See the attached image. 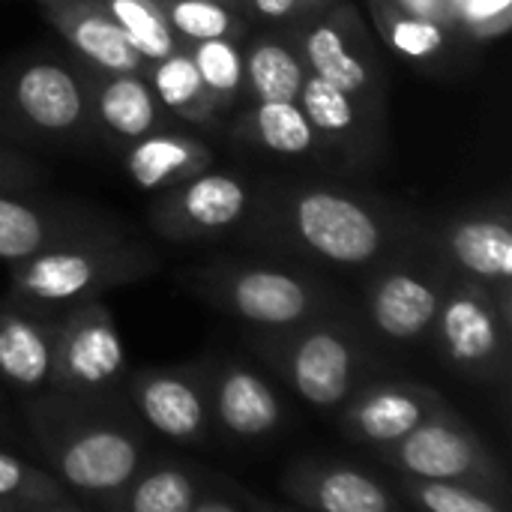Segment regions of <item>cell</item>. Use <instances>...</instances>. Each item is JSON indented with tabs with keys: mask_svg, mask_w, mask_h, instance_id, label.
<instances>
[{
	"mask_svg": "<svg viewBox=\"0 0 512 512\" xmlns=\"http://www.w3.org/2000/svg\"><path fill=\"white\" fill-rule=\"evenodd\" d=\"M399 9H408V12H417V15H426V18H435L441 24L450 27V18H447V0H387ZM453 30V27H450Z\"/></svg>",
	"mask_w": 512,
	"mask_h": 512,
	"instance_id": "8d00e7d4",
	"label": "cell"
},
{
	"mask_svg": "<svg viewBox=\"0 0 512 512\" xmlns=\"http://www.w3.org/2000/svg\"><path fill=\"white\" fill-rule=\"evenodd\" d=\"M0 141H6V135H3V129H0Z\"/></svg>",
	"mask_w": 512,
	"mask_h": 512,
	"instance_id": "f35d334b",
	"label": "cell"
},
{
	"mask_svg": "<svg viewBox=\"0 0 512 512\" xmlns=\"http://www.w3.org/2000/svg\"><path fill=\"white\" fill-rule=\"evenodd\" d=\"M288 504L315 512H396L405 507L396 489L375 474L333 459L291 462L279 480Z\"/></svg>",
	"mask_w": 512,
	"mask_h": 512,
	"instance_id": "e0dca14e",
	"label": "cell"
},
{
	"mask_svg": "<svg viewBox=\"0 0 512 512\" xmlns=\"http://www.w3.org/2000/svg\"><path fill=\"white\" fill-rule=\"evenodd\" d=\"M396 492L405 507L426 512H510L512 507L510 495L462 480L399 477Z\"/></svg>",
	"mask_w": 512,
	"mask_h": 512,
	"instance_id": "f546056e",
	"label": "cell"
},
{
	"mask_svg": "<svg viewBox=\"0 0 512 512\" xmlns=\"http://www.w3.org/2000/svg\"><path fill=\"white\" fill-rule=\"evenodd\" d=\"M39 6L72 57L99 69L144 72L147 60L126 42L99 0H39Z\"/></svg>",
	"mask_w": 512,
	"mask_h": 512,
	"instance_id": "7402d4cb",
	"label": "cell"
},
{
	"mask_svg": "<svg viewBox=\"0 0 512 512\" xmlns=\"http://www.w3.org/2000/svg\"><path fill=\"white\" fill-rule=\"evenodd\" d=\"M120 162L132 186L162 192L213 168V147L183 129L165 126L120 147Z\"/></svg>",
	"mask_w": 512,
	"mask_h": 512,
	"instance_id": "603a6c76",
	"label": "cell"
},
{
	"mask_svg": "<svg viewBox=\"0 0 512 512\" xmlns=\"http://www.w3.org/2000/svg\"><path fill=\"white\" fill-rule=\"evenodd\" d=\"M57 312L21 300L0 303V381L24 396L51 390Z\"/></svg>",
	"mask_w": 512,
	"mask_h": 512,
	"instance_id": "44dd1931",
	"label": "cell"
},
{
	"mask_svg": "<svg viewBox=\"0 0 512 512\" xmlns=\"http://www.w3.org/2000/svg\"><path fill=\"white\" fill-rule=\"evenodd\" d=\"M108 18L117 24V30L126 36V42L150 63L171 51H177L183 42L168 27L162 9L156 0H99Z\"/></svg>",
	"mask_w": 512,
	"mask_h": 512,
	"instance_id": "d6a6232c",
	"label": "cell"
},
{
	"mask_svg": "<svg viewBox=\"0 0 512 512\" xmlns=\"http://www.w3.org/2000/svg\"><path fill=\"white\" fill-rule=\"evenodd\" d=\"M48 180V171L27 153L0 141V192H33Z\"/></svg>",
	"mask_w": 512,
	"mask_h": 512,
	"instance_id": "e575fe53",
	"label": "cell"
},
{
	"mask_svg": "<svg viewBox=\"0 0 512 512\" xmlns=\"http://www.w3.org/2000/svg\"><path fill=\"white\" fill-rule=\"evenodd\" d=\"M81 507L54 474L0 450V512H72Z\"/></svg>",
	"mask_w": 512,
	"mask_h": 512,
	"instance_id": "f1b7e54d",
	"label": "cell"
},
{
	"mask_svg": "<svg viewBox=\"0 0 512 512\" xmlns=\"http://www.w3.org/2000/svg\"><path fill=\"white\" fill-rule=\"evenodd\" d=\"M294 39L306 69L363 105L387 111V72L375 36L351 0H333L315 12L282 24Z\"/></svg>",
	"mask_w": 512,
	"mask_h": 512,
	"instance_id": "52a82bcc",
	"label": "cell"
},
{
	"mask_svg": "<svg viewBox=\"0 0 512 512\" xmlns=\"http://www.w3.org/2000/svg\"><path fill=\"white\" fill-rule=\"evenodd\" d=\"M369 12L381 42L408 63L438 66L453 51V45H459L456 33L447 24L399 9L387 0H369Z\"/></svg>",
	"mask_w": 512,
	"mask_h": 512,
	"instance_id": "4316f807",
	"label": "cell"
},
{
	"mask_svg": "<svg viewBox=\"0 0 512 512\" xmlns=\"http://www.w3.org/2000/svg\"><path fill=\"white\" fill-rule=\"evenodd\" d=\"M0 129L57 144L93 138L78 57H27L0 72Z\"/></svg>",
	"mask_w": 512,
	"mask_h": 512,
	"instance_id": "8992f818",
	"label": "cell"
},
{
	"mask_svg": "<svg viewBox=\"0 0 512 512\" xmlns=\"http://www.w3.org/2000/svg\"><path fill=\"white\" fill-rule=\"evenodd\" d=\"M213 3H225V6H234V9H243V12H249V9H246V0H213Z\"/></svg>",
	"mask_w": 512,
	"mask_h": 512,
	"instance_id": "74e56055",
	"label": "cell"
},
{
	"mask_svg": "<svg viewBox=\"0 0 512 512\" xmlns=\"http://www.w3.org/2000/svg\"><path fill=\"white\" fill-rule=\"evenodd\" d=\"M123 231L108 213L57 198H33L27 192H0V258L18 261L48 246Z\"/></svg>",
	"mask_w": 512,
	"mask_h": 512,
	"instance_id": "9a60e30c",
	"label": "cell"
},
{
	"mask_svg": "<svg viewBox=\"0 0 512 512\" xmlns=\"http://www.w3.org/2000/svg\"><path fill=\"white\" fill-rule=\"evenodd\" d=\"M429 339L459 375L504 381L510 369L512 300L450 273Z\"/></svg>",
	"mask_w": 512,
	"mask_h": 512,
	"instance_id": "ba28073f",
	"label": "cell"
},
{
	"mask_svg": "<svg viewBox=\"0 0 512 512\" xmlns=\"http://www.w3.org/2000/svg\"><path fill=\"white\" fill-rule=\"evenodd\" d=\"M324 3L327 0H246V9L255 21L288 24V21H297L309 12H315Z\"/></svg>",
	"mask_w": 512,
	"mask_h": 512,
	"instance_id": "d590c367",
	"label": "cell"
},
{
	"mask_svg": "<svg viewBox=\"0 0 512 512\" xmlns=\"http://www.w3.org/2000/svg\"><path fill=\"white\" fill-rule=\"evenodd\" d=\"M444 264L512 300V222L507 207H468L444 219L435 237Z\"/></svg>",
	"mask_w": 512,
	"mask_h": 512,
	"instance_id": "5bb4252c",
	"label": "cell"
},
{
	"mask_svg": "<svg viewBox=\"0 0 512 512\" xmlns=\"http://www.w3.org/2000/svg\"><path fill=\"white\" fill-rule=\"evenodd\" d=\"M243 228L261 243L342 270H372L417 234L387 201L324 183H261Z\"/></svg>",
	"mask_w": 512,
	"mask_h": 512,
	"instance_id": "6da1fadb",
	"label": "cell"
},
{
	"mask_svg": "<svg viewBox=\"0 0 512 512\" xmlns=\"http://www.w3.org/2000/svg\"><path fill=\"white\" fill-rule=\"evenodd\" d=\"M210 414L213 432L249 444L270 438L285 423V405L270 381L246 360H210Z\"/></svg>",
	"mask_w": 512,
	"mask_h": 512,
	"instance_id": "d6986e66",
	"label": "cell"
},
{
	"mask_svg": "<svg viewBox=\"0 0 512 512\" xmlns=\"http://www.w3.org/2000/svg\"><path fill=\"white\" fill-rule=\"evenodd\" d=\"M144 75L153 87V93L159 96L162 108L183 123H195V126H216L222 123L210 93L201 81V72L192 60V54L186 51V45H180L177 51L150 60L144 66Z\"/></svg>",
	"mask_w": 512,
	"mask_h": 512,
	"instance_id": "83f0119b",
	"label": "cell"
},
{
	"mask_svg": "<svg viewBox=\"0 0 512 512\" xmlns=\"http://www.w3.org/2000/svg\"><path fill=\"white\" fill-rule=\"evenodd\" d=\"M399 477L462 480L510 495V477L486 441L447 402L432 411L414 432L378 450Z\"/></svg>",
	"mask_w": 512,
	"mask_h": 512,
	"instance_id": "30bf717a",
	"label": "cell"
},
{
	"mask_svg": "<svg viewBox=\"0 0 512 512\" xmlns=\"http://www.w3.org/2000/svg\"><path fill=\"white\" fill-rule=\"evenodd\" d=\"M24 414L54 477L84 507L111 510L150 459L147 426L126 396L84 399L42 390L27 396Z\"/></svg>",
	"mask_w": 512,
	"mask_h": 512,
	"instance_id": "7a4b0ae2",
	"label": "cell"
},
{
	"mask_svg": "<svg viewBox=\"0 0 512 512\" xmlns=\"http://www.w3.org/2000/svg\"><path fill=\"white\" fill-rule=\"evenodd\" d=\"M255 180L237 171H201L171 189L156 192L150 228L171 243H192L243 228L258 201Z\"/></svg>",
	"mask_w": 512,
	"mask_h": 512,
	"instance_id": "7c38bea8",
	"label": "cell"
},
{
	"mask_svg": "<svg viewBox=\"0 0 512 512\" xmlns=\"http://www.w3.org/2000/svg\"><path fill=\"white\" fill-rule=\"evenodd\" d=\"M126 402L150 432L186 447L207 444L213 435L210 360L150 366L126 381Z\"/></svg>",
	"mask_w": 512,
	"mask_h": 512,
	"instance_id": "4fadbf2b",
	"label": "cell"
},
{
	"mask_svg": "<svg viewBox=\"0 0 512 512\" xmlns=\"http://www.w3.org/2000/svg\"><path fill=\"white\" fill-rule=\"evenodd\" d=\"M186 51L192 54L201 72V81L210 93L219 120L231 117V111L243 102V42L216 36L189 42Z\"/></svg>",
	"mask_w": 512,
	"mask_h": 512,
	"instance_id": "4dcf8cb0",
	"label": "cell"
},
{
	"mask_svg": "<svg viewBox=\"0 0 512 512\" xmlns=\"http://www.w3.org/2000/svg\"><path fill=\"white\" fill-rule=\"evenodd\" d=\"M186 285L213 309L237 318L252 330L294 327L318 312L336 309V294L312 273L252 264V261H210L186 273Z\"/></svg>",
	"mask_w": 512,
	"mask_h": 512,
	"instance_id": "5b68a950",
	"label": "cell"
},
{
	"mask_svg": "<svg viewBox=\"0 0 512 512\" xmlns=\"http://www.w3.org/2000/svg\"><path fill=\"white\" fill-rule=\"evenodd\" d=\"M447 18L459 42H495L512 27V0H447Z\"/></svg>",
	"mask_w": 512,
	"mask_h": 512,
	"instance_id": "836d02e7",
	"label": "cell"
},
{
	"mask_svg": "<svg viewBox=\"0 0 512 512\" xmlns=\"http://www.w3.org/2000/svg\"><path fill=\"white\" fill-rule=\"evenodd\" d=\"M156 3L168 27L183 45L198 39H216V36L246 42V36L255 30V18L249 12L225 3H213V0H156Z\"/></svg>",
	"mask_w": 512,
	"mask_h": 512,
	"instance_id": "1f68e13d",
	"label": "cell"
},
{
	"mask_svg": "<svg viewBox=\"0 0 512 512\" xmlns=\"http://www.w3.org/2000/svg\"><path fill=\"white\" fill-rule=\"evenodd\" d=\"M159 258L126 231L75 237L9 264V297L60 312L153 276Z\"/></svg>",
	"mask_w": 512,
	"mask_h": 512,
	"instance_id": "277c9868",
	"label": "cell"
},
{
	"mask_svg": "<svg viewBox=\"0 0 512 512\" xmlns=\"http://www.w3.org/2000/svg\"><path fill=\"white\" fill-rule=\"evenodd\" d=\"M444 405V396L420 381H375L363 384L342 405V432L354 444L372 450L390 447L393 441L414 432L432 411Z\"/></svg>",
	"mask_w": 512,
	"mask_h": 512,
	"instance_id": "ffe728a7",
	"label": "cell"
},
{
	"mask_svg": "<svg viewBox=\"0 0 512 512\" xmlns=\"http://www.w3.org/2000/svg\"><path fill=\"white\" fill-rule=\"evenodd\" d=\"M219 474L177 459H147L111 512H195Z\"/></svg>",
	"mask_w": 512,
	"mask_h": 512,
	"instance_id": "484cf974",
	"label": "cell"
},
{
	"mask_svg": "<svg viewBox=\"0 0 512 512\" xmlns=\"http://www.w3.org/2000/svg\"><path fill=\"white\" fill-rule=\"evenodd\" d=\"M300 108L309 117L324 156L333 153L345 165H369L381 153L384 111H375L342 87L306 72Z\"/></svg>",
	"mask_w": 512,
	"mask_h": 512,
	"instance_id": "ac0fdd59",
	"label": "cell"
},
{
	"mask_svg": "<svg viewBox=\"0 0 512 512\" xmlns=\"http://www.w3.org/2000/svg\"><path fill=\"white\" fill-rule=\"evenodd\" d=\"M231 135L279 159H321V141L300 102H240L231 111Z\"/></svg>",
	"mask_w": 512,
	"mask_h": 512,
	"instance_id": "d4e9b609",
	"label": "cell"
},
{
	"mask_svg": "<svg viewBox=\"0 0 512 512\" xmlns=\"http://www.w3.org/2000/svg\"><path fill=\"white\" fill-rule=\"evenodd\" d=\"M450 267L429 246V258L417 255V249H396L378 267H372V279L363 294L366 324L387 345H414L429 339Z\"/></svg>",
	"mask_w": 512,
	"mask_h": 512,
	"instance_id": "9c48e42d",
	"label": "cell"
},
{
	"mask_svg": "<svg viewBox=\"0 0 512 512\" xmlns=\"http://www.w3.org/2000/svg\"><path fill=\"white\" fill-rule=\"evenodd\" d=\"M78 66L87 87L93 138H102L120 150L156 129L177 123L162 108L144 72H114L90 66L84 60H78Z\"/></svg>",
	"mask_w": 512,
	"mask_h": 512,
	"instance_id": "2e32d148",
	"label": "cell"
},
{
	"mask_svg": "<svg viewBox=\"0 0 512 512\" xmlns=\"http://www.w3.org/2000/svg\"><path fill=\"white\" fill-rule=\"evenodd\" d=\"M327 3H333V0H327Z\"/></svg>",
	"mask_w": 512,
	"mask_h": 512,
	"instance_id": "ab89813d",
	"label": "cell"
},
{
	"mask_svg": "<svg viewBox=\"0 0 512 512\" xmlns=\"http://www.w3.org/2000/svg\"><path fill=\"white\" fill-rule=\"evenodd\" d=\"M252 351L312 408H342L366 381L369 342L342 306L318 312L294 327L255 330Z\"/></svg>",
	"mask_w": 512,
	"mask_h": 512,
	"instance_id": "3957f363",
	"label": "cell"
},
{
	"mask_svg": "<svg viewBox=\"0 0 512 512\" xmlns=\"http://www.w3.org/2000/svg\"><path fill=\"white\" fill-rule=\"evenodd\" d=\"M306 63L282 24L252 30L243 42V102H297Z\"/></svg>",
	"mask_w": 512,
	"mask_h": 512,
	"instance_id": "cb8c5ba5",
	"label": "cell"
},
{
	"mask_svg": "<svg viewBox=\"0 0 512 512\" xmlns=\"http://www.w3.org/2000/svg\"><path fill=\"white\" fill-rule=\"evenodd\" d=\"M126 348L105 300H84L60 309L54 339L51 390L114 399L126 396Z\"/></svg>",
	"mask_w": 512,
	"mask_h": 512,
	"instance_id": "8fae6325",
	"label": "cell"
}]
</instances>
